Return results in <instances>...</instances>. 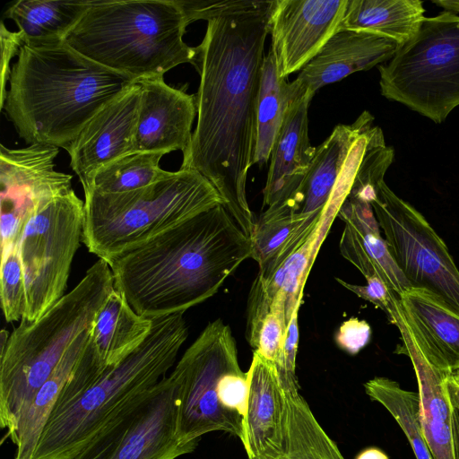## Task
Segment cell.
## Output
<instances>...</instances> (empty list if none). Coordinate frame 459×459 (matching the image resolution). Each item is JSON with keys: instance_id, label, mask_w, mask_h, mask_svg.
Segmentation results:
<instances>
[{"instance_id": "cell-1", "label": "cell", "mask_w": 459, "mask_h": 459, "mask_svg": "<svg viewBox=\"0 0 459 459\" xmlns=\"http://www.w3.org/2000/svg\"><path fill=\"white\" fill-rule=\"evenodd\" d=\"M188 24L207 21L194 66L197 123L181 167L200 172L251 239L255 219L247 197L255 164L257 108L273 1H178Z\"/></svg>"}, {"instance_id": "cell-2", "label": "cell", "mask_w": 459, "mask_h": 459, "mask_svg": "<svg viewBox=\"0 0 459 459\" xmlns=\"http://www.w3.org/2000/svg\"><path fill=\"white\" fill-rule=\"evenodd\" d=\"M251 255V239L219 204L106 262L115 289L137 314L153 318L212 297Z\"/></svg>"}, {"instance_id": "cell-3", "label": "cell", "mask_w": 459, "mask_h": 459, "mask_svg": "<svg viewBox=\"0 0 459 459\" xmlns=\"http://www.w3.org/2000/svg\"><path fill=\"white\" fill-rule=\"evenodd\" d=\"M137 82L65 42L21 48L2 109L30 144L65 151L107 104Z\"/></svg>"}, {"instance_id": "cell-4", "label": "cell", "mask_w": 459, "mask_h": 459, "mask_svg": "<svg viewBox=\"0 0 459 459\" xmlns=\"http://www.w3.org/2000/svg\"><path fill=\"white\" fill-rule=\"evenodd\" d=\"M115 289L108 263L99 258L68 293L39 319H21L1 332L0 426L15 445L19 420L69 346L90 328Z\"/></svg>"}, {"instance_id": "cell-5", "label": "cell", "mask_w": 459, "mask_h": 459, "mask_svg": "<svg viewBox=\"0 0 459 459\" xmlns=\"http://www.w3.org/2000/svg\"><path fill=\"white\" fill-rule=\"evenodd\" d=\"M183 315L152 318L151 332L138 348L77 393L56 400L32 459H67L130 401L164 377L188 335Z\"/></svg>"}, {"instance_id": "cell-6", "label": "cell", "mask_w": 459, "mask_h": 459, "mask_svg": "<svg viewBox=\"0 0 459 459\" xmlns=\"http://www.w3.org/2000/svg\"><path fill=\"white\" fill-rule=\"evenodd\" d=\"M187 26L177 0H92L65 42L138 82L194 65L196 48L183 40Z\"/></svg>"}, {"instance_id": "cell-7", "label": "cell", "mask_w": 459, "mask_h": 459, "mask_svg": "<svg viewBox=\"0 0 459 459\" xmlns=\"http://www.w3.org/2000/svg\"><path fill=\"white\" fill-rule=\"evenodd\" d=\"M219 204L224 201L212 184L183 167L126 193L85 191L82 243L107 261Z\"/></svg>"}, {"instance_id": "cell-8", "label": "cell", "mask_w": 459, "mask_h": 459, "mask_svg": "<svg viewBox=\"0 0 459 459\" xmlns=\"http://www.w3.org/2000/svg\"><path fill=\"white\" fill-rule=\"evenodd\" d=\"M378 71L385 98L442 123L459 106V16L444 11L424 17Z\"/></svg>"}, {"instance_id": "cell-9", "label": "cell", "mask_w": 459, "mask_h": 459, "mask_svg": "<svg viewBox=\"0 0 459 459\" xmlns=\"http://www.w3.org/2000/svg\"><path fill=\"white\" fill-rule=\"evenodd\" d=\"M240 368L232 332L220 318L209 323L185 351L172 375L178 383L177 436L194 451L207 433L222 431L246 443L242 415L221 405L218 385Z\"/></svg>"}, {"instance_id": "cell-10", "label": "cell", "mask_w": 459, "mask_h": 459, "mask_svg": "<svg viewBox=\"0 0 459 459\" xmlns=\"http://www.w3.org/2000/svg\"><path fill=\"white\" fill-rule=\"evenodd\" d=\"M83 221L84 201L72 189L24 223L16 241L25 286L22 319H39L65 295L74 255L82 242Z\"/></svg>"}, {"instance_id": "cell-11", "label": "cell", "mask_w": 459, "mask_h": 459, "mask_svg": "<svg viewBox=\"0 0 459 459\" xmlns=\"http://www.w3.org/2000/svg\"><path fill=\"white\" fill-rule=\"evenodd\" d=\"M371 205L389 250L411 288L429 291L459 316V270L444 240L385 181Z\"/></svg>"}, {"instance_id": "cell-12", "label": "cell", "mask_w": 459, "mask_h": 459, "mask_svg": "<svg viewBox=\"0 0 459 459\" xmlns=\"http://www.w3.org/2000/svg\"><path fill=\"white\" fill-rule=\"evenodd\" d=\"M178 383L172 374L130 401L67 459H176L194 452L177 436Z\"/></svg>"}, {"instance_id": "cell-13", "label": "cell", "mask_w": 459, "mask_h": 459, "mask_svg": "<svg viewBox=\"0 0 459 459\" xmlns=\"http://www.w3.org/2000/svg\"><path fill=\"white\" fill-rule=\"evenodd\" d=\"M59 148L30 144L0 146L1 247L16 243L28 218L70 192L73 177L55 169Z\"/></svg>"}, {"instance_id": "cell-14", "label": "cell", "mask_w": 459, "mask_h": 459, "mask_svg": "<svg viewBox=\"0 0 459 459\" xmlns=\"http://www.w3.org/2000/svg\"><path fill=\"white\" fill-rule=\"evenodd\" d=\"M348 0H274L271 48L278 75L301 71L340 28Z\"/></svg>"}, {"instance_id": "cell-15", "label": "cell", "mask_w": 459, "mask_h": 459, "mask_svg": "<svg viewBox=\"0 0 459 459\" xmlns=\"http://www.w3.org/2000/svg\"><path fill=\"white\" fill-rule=\"evenodd\" d=\"M387 316L400 332L402 344L395 352L407 355L415 372L421 427L433 459H459V414L446 388L447 377L452 373L435 367L420 350L397 296L392 301Z\"/></svg>"}, {"instance_id": "cell-16", "label": "cell", "mask_w": 459, "mask_h": 459, "mask_svg": "<svg viewBox=\"0 0 459 459\" xmlns=\"http://www.w3.org/2000/svg\"><path fill=\"white\" fill-rule=\"evenodd\" d=\"M141 101L138 82L101 108L82 128L67 152L82 188L107 163L137 152L136 125Z\"/></svg>"}, {"instance_id": "cell-17", "label": "cell", "mask_w": 459, "mask_h": 459, "mask_svg": "<svg viewBox=\"0 0 459 459\" xmlns=\"http://www.w3.org/2000/svg\"><path fill=\"white\" fill-rule=\"evenodd\" d=\"M137 82L141 87V101L136 151L165 154L181 151L185 156L192 142V126L197 116L195 94L169 86L164 77Z\"/></svg>"}, {"instance_id": "cell-18", "label": "cell", "mask_w": 459, "mask_h": 459, "mask_svg": "<svg viewBox=\"0 0 459 459\" xmlns=\"http://www.w3.org/2000/svg\"><path fill=\"white\" fill-rule=\"evenodd\" d=\"M399 48L395 41L377 34L338 30L289 82L290 95L315 94L323 86L389 61Z\"/></svg>"}, {"instance_id": "cell-19", "label": "cell", "mask_w": 459, "mask_h": 459, "mask_svg": "<svg viewBox=\"0 0 459 459\" xmlns=\"http://www.w3.org/2000/svg\"><path fill=\"white\" fill-rule=\"evenodd\" d=\"M314 95H290L270 157L264 206L276 207L289 200L312 165L316 148L309 142L307 111Z\"/></svg>"}, {"instance_id": "cell-20", "label": "cell", "mask_w": 459, "mask_h": 459, "mask_svg": "<svg viewBox=\"0 0 459 459\" xmlns=\"http://www.w3.org/2000/svg\"><path fill=\"white\" fill-rule=\"evenodd\" d=\"M336 217L345 223L340 239L341 254L366 279L380 278L397 297L411 288L381 236L370 203L347 196Z\"/></svg>"}, {"instance_id": "cell-21", "label": "cell", "mask_w": 459, "mask_h": 459, "mask_svg": "<svg viewBox=\"0 0 459 459\" xmlns=\"http://www.w3.org/2000/svg\"><path fill=\"white\" fill-rule=\"evenodd\" d=\"M245 416L247 459H272L283 441L285 395L275 365L253 351Z\"/></svg>"}, {"instance_id": "cell-22", "label": "cell", "mask_w": 459, "mask_h": 459, "mask_svg": "<svg viewBox=\"0 0 459 459\" xmlns=\"http://www.w3.org/2000/svg\"><path fill=\"white\" fill-rule=\"evenodd\" d=\"M398 298L407 325L427 359L446 372L459 369V316L426 290L411 288Z\"/></svg>"}, {"instance_id": "cell-23", "label": "cell", "mask_w": 459, "mask_h": 459, "mask_svg": "<svg viewBox=\"0 0 459 459\" xmlns=\"http://www.w3.org/2000/svg\"><path fill=\"white\" fill-rule=\"evenodd\" d=\"M152 318L137 314L114 289L100 307L91 330V342L103 368L117 364L149 335Z\"/></svg>"}, {"instance_id": "cell-24", "label": "cell", "mask_w": 459, "mask_h": 459, "mask_svg": "<svg viewBox=\"0 0 459 459\" xmlns=\"http://www.w3.org/2000/svg\"><path fill=\"white\" fill-rule=\"evenodd\" d=\"M321 225L322 220L308 239L281 263L267 272H259L251 286L249 293L269 302L287 325L299 308L307 277L326 236Z\"/></svg>"}, {"instance_id": "cell-25", "label": "cell", "mask_w": 459, "mask_h": 459, "mask_svg": "<svg viewBox=\"0 0 459 459\" xmlns=\"http://www.w3.org/2000/svg\"><path fill=\"white\" fill-rule=\"evenodd\" d=\"M285 395L281 449L272 459H345L299 392L298 377L279 378Z\"/></svg>"}, {"instance_id": "cell-26", "label": "cell", "mask_w": 459, "mask_h": 459, "mask_svg": "<svg viewBox=\"0 0 459 459\" xmlns=\"http://www.w3.org/2000/svg\"><path fill=\"white\" fill-rule=\"evenodd\" d=\"M323 214H294L267 208L255 220L251 236L252 255L259 272H267L300 247L316 230Z\"/></svg>"}, {"instance_id": "cell-27", "label": "cell", "mask_w": 459, "mask_h": 459, "mask_svg": "<svg viewBox=\"0 0 459 459\" xmlns=\"http://www.w3.org/2000/svg\"><path fill=\"white\" fill-rule=\"evenodd\" d=\"M424 13L421 0H348L339 30L377 34L401 47L417 33Z\"/></svg>"}, {"instance_id": "cell-28", "label": "cell", "mask_w": 459, "mask_h": 459, "mask_svg": "<svg viewBox=\"0 0 459 459\" xmlns=\"http://www.w3.org/2000/svg\"><path fill=\"white\" fill-rule=\"evenodd\" d=\"M92 0H19L5 12L28 46L65 42Z\"/></svg>"}, {"instance_id": "cell-29", "label": "cell", "mask_w": 459, "mask_h": 459, "mask_svg": "<svg viewBox=\"0 0 459 459\" xmlns=\"http://www.w3.org/2000/svg\"><path fill=\"white\" fill-rule=\"evenodd\" d=\"M91 326L78 335L69 346L22 415L17 428L14 459H32L56 402L90 341Z\"/></svg>"}, {"instance_id": "cell-30", "label": "cell", "mask_w": 459, "mask_h": 459, "mask_svg": "<svg viewBox=\"0 0 459 459\" xmlns=\"http://www.w3.org/2000/svg\"><path fill=\"white\" fill-rule=\"evenodd\" d=\"M163 152H134L119 157L100 168L83 192L121 194L149 186L169 178L174 171L160 166Z\"/></svg>"}, {"instance_id": "cell-31", "label": "cell", "mask_w": 459, "mask_h": 459, "mask_svg": "<svg viewBox=\"0 0 459 459\" xmlns=\"http://www.w3.org/2000/svg\"><path fill=\"white\" fill-rule=\"evenodd\" d=\"M289 100V82L279 77L273 55L269 50L264 60L257 108L255 164L259 167L264 166L271 157Z\"/></svg>"}, {"instance_id": "cell-32", "label": "cell", "mask_w": 459, "mask_h": 459, "mask_svg": "<svg viewBox=\"0 0 459 459\" xmlns=\"http://www.w3.org/2000/svg\"><path fill=\"white\" fill-rule=\"evenodd\" d=\"M364 387L370 399L383 405L396 420L416 459H433L421 427L419 394L405 390L398 382L385 377L367 381Z\"/></svg>"}, {"instance_id": "cell-33", "label": "cell", "mask_w": 459, "mask_h": 459, "mask_svg": "<svg viewBox=\"0 0 459 459\" xmlns=\"http://www.w3.org/2000/svg\"><path fill=\"white\" fill-rule=\"evenodd\" d=\"M0 298L7 322L22 318L25 309V286L17 243L1 247Z\"/></svg>"}, {"instance_id": "cell-34", "label": "cell", "mask_w": 459, "mask_h": 459, "mask_svg": "<svg viewBox=\"0 0 459 459\" xmlns=\"http://www.w3.org/2000/svg\"><path fill=\"white\" fill-rule=\"evenodd\" d=\"M218 397L222 406L245 416L248 397V380L247 372L241 368L225 374L218 385Z\"/></svg>"}, {"instance_id": "cell-35", "label": "cell", "mask_w": 459, "mask_h": 459, "mask_svg": "<svg viewBox=\"0 0 459 459\" xmlns=\"http://www.w3.org/2000/svg\"><path fill=\"white\" fill-rule=\"evenodd\" d=\"M370 337L371 328L368 322L351 317L341 325L334 339L342 350L355 355L369 342Z\"/></svg>"}, {"instance_id": "cell-36", "label": "cell", "mask_w": 459, "mask_h": 459, "mask_svg": "<svg viewBox=\"0 0 459 459\" xmlns=\"http://www.w3.org/2000/svg\"><path fill=\"white\" fill-rule=\"evenodd\" d=\"M335 280L358 297L371 302L388 315L389 307L396 294L380 278H368L366 279V285L348 283L340 278H336Z\"/></svg>"}, {"instance_id": "cell-37", "label": "cell", "mask_w": 459, "mask_h": 459, "mask_svg": "<svg viewBox=\"0 0 459 459\" xmlns=\"http://www.w3.org/2000/svg\"><path fill=\"white\" fill-rule=\"evenodd\" d=\"M22 36L20 31H11L7 30L4 22L0 26V46H1V91L0 107L1 109L7 91V82L12 72L10 66L11 60L14 56L19 55L21 48L23 46Z\"/></svg>"}, {"instance_id": "cell-38", "label": "cell", "mask_w": 459, "mask_h": 459, "mask_svg": "<svg viewBox=\"0 0 459 459\" xmlns=\"http://www.w3.org/2000/svg\"><path fill=\"white\" fill-rule=\"evenodd\" d=\"M298 312L299 309H296L291 316L281 351L273 363L280 375H296V358L299 337Z\"/></svg>"}, {"instance_id": "cell-39", "label": "cell", "mask_w": 459, "mask_h": 459, "mask_svg": "<svg viewBox=\"0 0 459 459\" xmlns=\"http://www.w3.org/2000/svg\"><path fill=\"white\" fill-rule=\"evenodd\" d=\"M446 388L453 406L459 411V384L450 374L446 380Z\"/></svg>"}, {"instance_id": "cell-40", "label": "cell", "mask_w": 459, "mask_h": 459, "mask_svg": "<svg viewBox=\"0 0 459 459\" xmlns=\"http://www.w3.org/2000/svg\"><path fill=\"white\" fill-rule=\"evenodd\" d=\"M355 459H389L379 448L368 447L361 451Z\"/></svg>"}, {"instance_id": "cell-41", "label": "cell", "mask_w": 459, "mask_h": 459, "mask_svg": "<svg viewBox=\"0 0 459 459\" xmlns=\"http://www.w3.org/2000/svg\"><path fill=\"white\" fill-rule=\"evenodd\" d=\"M436 5L442 7L445 12L456 14L459 13V0H432Z\"/></svg>"}, {"instance_id": "cell-42", "label": "cell", "mask_w": 459, "mask_h": 459, "mask_svg": "<svg viewBox=\"0 0 459 459\" xmlns=\"http://www.w3.org/2000/svg\"><path fill=\"white\" fill-rule=\"evenodd\" d=\"M451 375L453 378L459 384V369L454 371Z\"/></svg>"}]
</instances>
